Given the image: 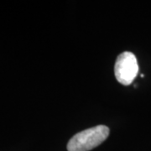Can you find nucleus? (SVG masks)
<instances>
[{
  "label": "nucleus",
  "instance_id": "f257e3e1",
  "mask_svg": "<svg viewBox=\"0 0 151 151\" xmlns=\"http://www.w3.org/2000/svg\"><path fill=\"white\" fill-rule=\"evenodd\" d=\"M109 135V129L98 125L74 135L67 144L68 151H89L100 145Z\"/></svg>",
  "mask_w": 151,
  "mask_h": 151
},
{
  "label": "nucleus",
  "instance_id": "f03ea898",
  "mask_svg": "<svg viewBox=\"0 0 151 151\" xmlns=\"http://www.w3.org/2000/svg\"><path fill=\"white\" fill-rule=\"evenodd\" d=\"M138 71V61L132 52L125 51L118 56L114 66V74L119 83L125 86L131 84Z\"/></svg>",
  "mask_w": 151,
  "mask_h": 151
}]
</instances>
